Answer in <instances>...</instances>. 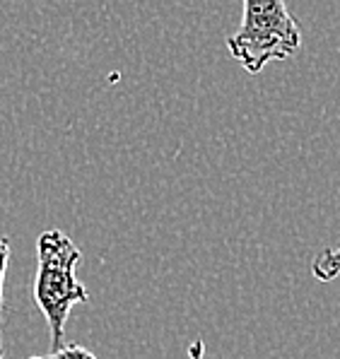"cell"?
<instances>
[{"mask_svg": "<svg viewBox=\"0 0 340 359\" xmlns=\"http://www.w3.org/2000/svg\"><path fill=\"white\" fill-rule=\"evenodd\" d=\"M82 261L80 248L65 231L46 229L36 239L34 302L48 323L53 350L63 347L65 321L78 304L90 302L87 287L80 283L75 268Z\"/></svg>", "mask_w": 340, "mask_h": 359, "instance_id": "cell-1", "label": "cell"}, {"mask_svg": "<svg viewBox=\"0 0 340 359\" xmlns=\"http://www.w3.org/2000/svg\"><path fill=\"white\" fill-rule=\"evenodd\" d=\"M301 32L285 0H244L241 25L227 36L232 58L251 75H259L271 60L297 53Z\"/></svg>", "mask_w": 340, "mask_h": 359, "instance_id": "cell-2", "label": "cell"}, {"mask_svg": "<svg viewBox=\"0 0 340 359\" xmlns=\"http://www.w3.org/2000/svg\"><path fill=\"white\" fill-rule=\"evenodd\" d=\"M311 273H314L316 280L321 283H331L340 275V246L338 248H326L311 263Z\"/></svg>", "mask_w": 340, "mask_h": 359, "instance_id": "cell-3", "label": "cell"}, {"mask_svg": "<svg viewBox=\"0 0 340 359\" xmlns=\"http://www.w3.org/2000/svg\"><path fill=\"white\" fill-rule=\"evenodd\" d=\"M10 261V239L0 234V316H3V290H5V275H8ZM0 359H3V335H0Z\"/></svg>", "mask_w": 340, "mask_h": 359, "instance_id": "cell-4", "label": "cell"}, {"mask_svg": "<svg viewBox=\"0 0 340 359\" xmlns=\"http://www.w3.org/2000/svg\"><path fill=\"white\" fill-rule=\"evenodd\" d=\"M29 359H97V357L92 355L90 350L80 347V345H63V347L53 350L51 355H46V357H29Z\"/></svg>", "mask_w": 340, "mask_h": 359, "instance_id": "cell-5", "label": "cell"}, {"mask_svg": "<svg viewBox=\"0 0 340 359\" xmlns=\"http://www.w3.org/2000/svg\"><path fill=\"white\" fill-rule=\"evenodd\" d=\"M189 357L191 359H203V342L200 340H196L193 345L189 347Z\"/></svg>", "mask_w": 340, "mask_h": 359, "instance_id": "cell-6", "label": "cell"}]
</instances>
